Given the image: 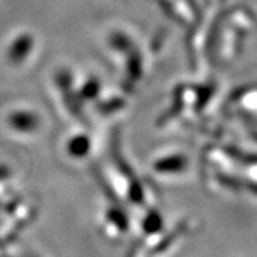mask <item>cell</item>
<instances>
[{
  "mask_svg": "<svg viewBox=\"0 0 257 257\" xmlns=\"http://www.w3.org/2000/svg\"><path fill=\"white\" fill-rule=\"evenodd\" d=\"M38 119L36 115L30 114V112H17L13 115L12 124L13 127L23 132H30V131L36 130Z\"/></svg>",
  "mask_w": 257,
  "mask_h": 257,
  "instance_id": "obj_1",
  "label": "cell"
},
{
  "mask_svg": "<svg viewBox=\"0 0 257 257\" xmlns=\"http://www.w3.org/2000/svg\"><path fill=\"white\" fill-rule=\"evenodd\" d=\"M69 153L75 157H80L86 154L89 150V140L85 136H77L68 144Z\"/></svg>",
  "mask_w": 257,
  "mask_h": 257,
  "instance_id": "obj_2",
  "label": "cell"
}]
</instances>
